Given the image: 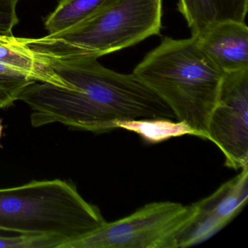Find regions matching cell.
Here are the masks:
<instances>
[{"label":"cell","mask_w":248,"mask_h":248,"mask_svg":"<svg viewBox=\"0 0 248 248\" xmlns=\"http://www.w3.org/2000/svg\"><path fill=\"white\" fill-rule=\"evenodd\" d=\"M38 59L69 89L34 82L20 93L18 100L31 108L34 127L60 123L75 130L104 133L115 130L118 122L176 120L169 106L133 74L107 69L93 57Z\"/></svg>","instance_id":"obj_1"},{"label":"cell","mask_w":248,"mask_h":248,"mask_svg":"<svg viewBox=\"0 0 248 248\" xmlns=\"http://www.w3.org/2000/svg\"><path fill=\"white\" fill-rule=\"evenodd\" d=\"M133 75L159 95L184 122L207 139L209 120L217 103L223 73L191 37H165L135 68Z\"/></svg>","instance_id":"obj_2"},{"label":"cell","mask_w":248,"mask_h":248,"mask_svg":"<svg viewBox=\"0 0 248 248\" xmlns=\"http://www.w3.org/2000/svg\"><path fill=\"white\" fill-rule=\"evenodd\" d=\"M106 222L99 207L85 200L70 181H32L0 188V231L54 236L63 241L61 248Z\"/></svg>","instance_id":"obj_3"},{"label":"cell","mask_w":248,"mask_h":248,"mask_svg":"<svg viewBox=\"0 0 248 248\" xmlns=\"http://www.w3.org/2000/svg\"><path fill=\"white\" fill-rule=\"evenodd\" d=\"M162 16V3L157 0H112L72 28L22 39V44L37 58L98 59L159 34Z\"/></svg>","instance_id":"obj_4"},{"label":"cell","mask_w":248,"mask_h":248,"mask_svg":"<svg viewBox=\"0 0 248 248\" xmlns=\"http://www.w3.org/2000/svg\"><path fill=\"white\" fill-rule=\"evenodd\" d=\"M196 212L192 204L149 203L61 248H178V240Z\"/></svg>","instance_id":"obj_5"},{"label":"cell","mask_w":248,"mask_h":248,"mask_svg":"<svg viewBox=\"0 0 248 248\" xmlns=\"http://www.w3.org/2000/svg\"><path fill=\"white\" fill-rule=\"evenodd\" d=\"M207 136L224 155L226 167H248V69L223 74Z\"/></svg>","instance_id":"obj_6"},{"label":"cell","mask_w":248,"mask_h":248,"mask_svg":"<svg viewBox=\"0 0 248 248\" xmlns=\"http://www.w3.org/2000/svg\"><path fill=\"white\" fill-rule=\"evenodd\" d=\"M248 200V167L208 197L193 203L195 216L178 240V248L204 242L227 226Z\"/></svg>","instance_id":"obj_7"},{"label":"cell","mask_w":248,"mask_h":248,"mask_svg":"<svg viewBox=\"0 0 248 248\" xmlns=\"http://www.w3.org/2000/svg\"><path fill=\"white\" fill-rule=\"evenodd\" d=\"M194 38L223 74L248 69V29L245 23H220Z\"/></svg>","instance_id":"obj_8"},{"label":"cell","mask_w":248,"mask_h":248,"mask_svg":"<svg viewBox=\"0 0 248 248\" xmlns=\"http://www.w3.org/2000/svg\"><path fill=\"white\" fill-rule=\"evenodd\" d=\"M248 0H178V11L197 37L210 27L226 22L245 23Z\"/></svg>","instance_id":"obj_9"},{"label":"cell","mask_w":248,"mask_h":248,"mask_svg":"<svg viewBox=\"0 0 248 248\" xmlns=\"http://www.w3.org/2000/svg\"><path fill=\"white\" fill-rule=\"evenodd\" d=\"M115 129H123L139 135L146 143L157 144L184 136L200 138L197 131L184 122L167 118H146L118 122Z\"/></svg>","instance_id":"obj_10"},{"label":"cell","mask_w":248,"mask_h":248,"mask_svg":"<svg viewBox=\"0 0 248 248\" xmlns=\"http://www.w3.org/2000/svg\"><path fill=\"white\" fill-rule=\"evenodd\" d=\"M112 0H61L55 11L46 18L49 34L72 28L93 15Z\"/></svg>","instance_id":"obj_11"},{"label":"cell","mask_w":248,"mask_h":248,"mask_svg":"<svg viewBox=\"0 0 248 248\" xmlns=\"http://www.w3.org/2000/svg\"><path fill=\"white\" fill-rule=\"evenodd\" d=\"M63 243L62 239L48 235L3 236L0 234V248H60Z\"/></svg>","instance_id":"obj_12"},{"label":"cell","mask_w":248,"mask_h":248,"mask_svg":"<svg viewBox=\"0 0 248 248\" xmlns=\"http://www.w3.org/2000/svg\"><path fill=\"white\" fill-rule=\"evenodd\" d=\"M35 81L26 77L11 76L0 74V111L18 101L20 93Z\"/></svg>","instance_id":"obj_13"},{"label":"cell","mask_w":248,"mask_h":248,"mask_svg":"<svg viewBox=\"0 0 248 248\" xmlns=\"http://www.w3.org/2000/svg\"><path fill=\"white\" fill-rule=\"evenodd\" d=\"M18 0H0V38L14 37L13 30L19 22L16 14Z\"/></svg>","instance_id":"obj_14"},{"label":"cell","mask_w":248,"mask_h":248,"mask_svg":"<svg viewBox=\"0 0 248 248\" xmlns=\"http://www.w3.org/2000/svg\"><path fill=\"white\" fill-rule=\"evenodd\" d=\"M2 133H3V125H2V123L0 121V139L2 138Z\"/></svg>","instance_id":"obj_15"},{"label":"cell","mask_w":248,"mask_h":248,"mask_svg":"<svg viewBox=\"0 0 248 248\" xmlns=\"http://www.w3.org/2000/svg\"><path fill=\"white\" fill-rule=\"evenodd\" d=\"M8 38H10V37H8ZM6 39L7 38H0V43L3 41V40H6Z\"/></svg>","instance_id":"obj_16"},{"label":"cell","mask_w":248,"mask_h":248,"mask_svg":"<svg viewBox=\"0 0 248 248\" xmlns=\"http://www.w3.org/2000/svg\"><path fill=\"white\" fill-rule=\"evenodd\" d=\"M158 2H162V0H157Z\"/></svg>","instance_id":"obj_17"},{"label":"cell","mask_w":248,"mask_h":248,"mask_svg":"<svg viewBox=\"0 0 248 248\" xmlns=\"http://www.w3.org/2000/svg\"><path fill=\"white\" fill-rule=\"evenodd\" d=\"M18 1H20V0H18Z\"/></svg>","instance_id":"obj_18"}]
</instances>
